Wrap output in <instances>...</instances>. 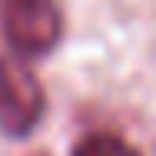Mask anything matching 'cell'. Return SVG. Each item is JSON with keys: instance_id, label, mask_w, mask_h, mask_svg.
<instances>
[{"instance_id": "cell-1", "label": "cell", "mask_w": 156, "mask_h": 156, "mask_svg": "<svg viewBox=\"0 0 156 156\" xmlns=\"http://www.w3.org/2000/svg\"><path fill=\"white\" fill-rule=\"evenodd\" d=\"M0 17L10 47L20 57H43L57 47L63 30L53 0H0Z\"/></svg>"}, {"instance_id": "cell-2", "label": "cell", "mask_w": 156, "mask_h": 156, "mask_svg": "<svg viewBox=\"0 0 156 156\" xmlns=\"http://www.w3.org/2000/svg\"><path fill=\"white\" fill-rule=\"evenodd\" d=\"M47 110L40 80L23 63L0 57V129L7 136H27Z\"/></svg>"}, {"instance_id": "cell-3", "label": "cell", "mask_w": 156, "mask_h": 156, "mask_svg": "<svg viewBox=\"0 0 156 156\" xmlns=\"http://www.w3.org/2000/svg\"><path fill=\"white\" fill-rule=\"evenodd\" d=\"M70 156H140V153L116 133H90L73 146Z\"/></svg>"}]
</instances>
